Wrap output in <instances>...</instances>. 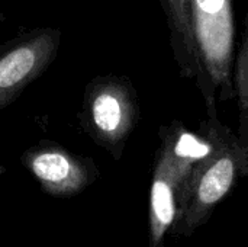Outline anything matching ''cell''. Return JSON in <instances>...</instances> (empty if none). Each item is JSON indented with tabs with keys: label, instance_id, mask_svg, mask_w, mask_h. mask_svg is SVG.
<instances>
[{
	"label": "cell",
	"instance_id": "2",
	"mask_svg": "<svg viewBox=\"0 0 248 247\" xmlns=\"http://www.w3.org/2000/svg\"><path fill=\"white\" fill-rule=\"evenodd\" d=\"M248 176V116L238 114L234 132L219 122L212 147L195 165L180 197L176 234H190L203 224L215 207Z\"/></svg>",
	"mask_w": 248,
	"mask_h": 247
},
{
	"label": "cell",
	"instance_id": "7",
	"mask_svg": "<svg viewBox=\"0 0 248 247\" xmlns=\"http://www.w3.org/2000/svg\"><path fill=\"white\" fill-rule=\"evenodd\" d=\"M161 6L164 10L169 28V41L179 74L183 79L193 82V84L198 87L205 103L206 115H218V103L212 99L208 89L193 41L190 20L192 0H161Z\"/></svg>",
	"mask_w": 248,
	"mask_h": 247
},
{
	"label": "cell",
	"instance_id": "6",
	"mask_svg": "<svg viewBox=\"0 0 248 247\" xmlns=\"http://www.w3.org/2000/svg\"><path fill=\"white\" fill-rule=\"evenodd\" d=\"M22 163L45 194L58 198L78 195L97 176L92 160L55 144H39L26 150Z\"/></svg>",
	"mask_w": 248,
	"mask_h": 247
},
{
	"label": "cell",
	"instance_id": "3",
	"mask_svg": "<svg viewBox=\"0 0 248 247\" xmlns=\"http://www.w3.org/2000/svg\"><path fill=\"white\" fill-rule=\"evenodd\" d=\"M192 33L203 76L212 99L234 98L232 66L235 22L232 0H192Z\"/></svg>",
	"mask_w": 248,
	"mask_h": 247
},
{
	"label": "cell",
	"instance_id": "9",
	"mask_svg": "<svg viewBox=\"0 0 248 247\" xmlns=\"http://www.w3.org/2000/svg\"><path fill=\"white\" fill-rule=\"evenodd\" d=\"M6 19V16H4V13L3 12H0V22H3Z\"/></svg>",
	"mask_w": 248,
	"mask_h": 247
},
{
	"label": "cell",
	"instance_id": "1",
	"mask_svg": "<svg viewBox=\"0 0 248 247\" xmlns=\"http://www.w3.org/2000/svg\"><path fill=\"white\" fill-rule=\"evenodd\" d=\"M219 122L218 115H208L198 131L189 130L179 119L160 128L150 189V247H164V239L177 217L183 188L195 165L212 147Z\"/></svg>",
	"mask_w": 248,
	"mask_h": 247
},
{
	"label": "cell",
	"instance_id": "4",
	"mask_svg": "<svg viewBox=\"0 0 248 247\" xmlns=\"http://www.w3.org/2000/svg\"><path fill=\"white\" fill-rule=\"evenodd\" d=\"M138 119V96L129 80L116 76L100 77L87 87L83 111L84 128L115 159L121 157Z\"/></svg>",
	"mask_w": 248,
	"mask_h": 247
},
{
	"label": "cell",
	"instance_id": "8",
	"mask_svg": "<svg viewBox=\"0 0 248 247\" xmlns=\"http://www.w3.org/2000/svg\"><path fill=\"white\" fill-rule=\"evenodd\" d=\"M232 89L237 99L238 114L248 116V13L238 51L232 66Z\"/></svg>",
	"mask_w": 248,
	"mask_h": 247
},
{
	"label": "cell",
	"instance_id": "5",
	"mask_svg": "<svg viewBox=\"0 0 248 247\" xmlns=\"http://www.w3.org/2000/svg\"><path fill=\"white\" fill-rule=\"evenodd\" d=\"M61 33L41 28L0 51V109L12 103L54 61Z\"/></svg>",
	"mask_w": 248,
	"mask_h": 247
}]
</instances>
